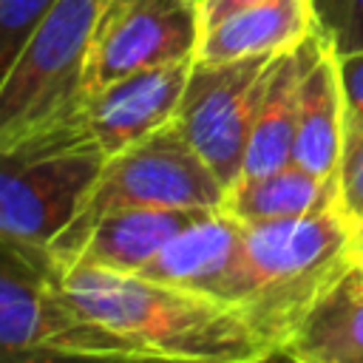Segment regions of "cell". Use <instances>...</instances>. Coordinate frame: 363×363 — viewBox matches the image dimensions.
<instances>
[{
  "mask_svg": "<svg viewBox=\"0 0 363 363\" xmlns=\"http://www.w3.org/2000/svg\"><path fill=\"white\" fill-rule=\"evenodd\" d=\"M354 238H357V247H363V224L354 230Z\"/></svg>",
  "mask_w": 363,
  "mask_h": 363,
  "instance_id": "24",
  "label": "cell"
},
{
  "mask_svg": "<svg viewBox=\"0 0 363 363\" xmlns=\"http://www.w3.org/2000/svg\"><path fill=\"white\" fill-rule=\"evenodd\" d=\"M199 0H102L85 54V91L128 74L196 60Z\"/></svg>",
  "mask_w": 363,
  "mask_h": 363,
  "instance_id": "8",
  "label": "cell"
},
{
  "mask_svg": "<svg viewBox=\"0 0 363 363\" xmlns=\"http://www.w3.org/2000/svg\"><path fill=\"white\" fill-rule=\"evenodd\" d=\"M0 363H173L88 318L54 258L0 238Z\"/></svg>",
  "mask_w": 363,
  "mask_h": 363,
  "instance_id": "4",
  "label": "cell"
},
{
  "mask_svg": "<svg viewBox=\"0 0 363 363\" xmlns=\"http://www.w3.org/2000/svg\"><path fill=\"white\" fill-rule=\"evenodd\" d=\"M354 264L363 269V247H357V252H354Z\"/></svg>",
  "mask_w": 363,
  "mask_h": 363,
  "instance_id": "23",
  "label": "cell"
},
{
  "mask_svg": "<svg viewBox=\"0 0 363 363\" xmlns=\"http://www.w3.org/2000/svg\"><path fill=\"white\" fill-rule=\"evenodd\" d=\"M323 34L315 28L301 45L275 54L267 82L255 108V119L250 128L247 156L241 179H258L272 170L292 164V145H295V122H298V88L301 77L318 51ZM238 179V182H241Z\"/></svg>",
  "mask_w": 363,
  "mask_h": 363,
  "instance_id": "11",
  "label": "cell"
},
{
  "mask_svg": "<svg viewBox=\"0 0 363 363\" xmlns=\"http://www.w3.org/2000/svg\"><path fill=\"white\" fill-rule=\"evenodd\" d=\"M337 71L346 99V125H363V48L337 54Z\"/></svg>",
  "mask_w": 363,
  "mask_h": 363,
  "instance_id": "20",
  "label": "cell"
},
{
  "mask_svg": "<svg viewBox=\"0 0 363 363\" xmlns=\"http://www.w3.org/2000/svg\"><path fill=\"white\" fill-rule=\"evenodd\" d=\"M281 346L301 363H363V269L352 264Z\"/></svg>",
  "mask_w": 363,
  "mask_h": 363,
  "instance_id": "15",
  "label": "cell"
},
{
  "mask_svg": "<svg viewBox=\"0 0 363 363\" xmlns=\"http://www.w3.org/2000/svg\"><path fill=\"white\" fill-rule=\"evenodd\" d=\"M312 0H264L252 3L213 28L201 31L196 60L221 62L261 54H281L301 45L315 31Z\"/></svg>",
  "mask_w": 363,
  "mask_h": 363,
  "instance_id": "14",
  "label": "cell"
},
{
  "mask_svg": "<svg viewBox=\"0 0 363 363\" xmlns=\"http://www.w3.org/2000/svg\"><path fill=\"white\" fill-rule=\"evenodd\" d=\"M54 0H0V82Z\"/></svg>",
  "mask_w": 363,
  "mask_h": 363,
  "instance_id": "17",
  "label": "cell"
},
{
  "mask_svg": "<svg viewBox=\"0 0 363 363\" xmlns=\"http://www.w3.org/2000/svg\"><path fill=\"white\" fill-rule=\"evenodd\" d=\"M329 207H337V182L320 179L298 164H286L258 179L235 182L221 204V210H227L241 224L298 218Z\"/></svg>",
  "mask_w": 363,
  "mask_h": 363,
  "instance_id": "16",
  "label": "cell"
},
{
  "mask_svg": "<svg viewBox=\"0 0 363 363\" xmlns=\"http://www.w3.org/2000/svg\"><path fill=\"white\" fill-rule=\"evenodd\" d=\"M216 210V207H213ZM207 210L170 207H125L94 218L77 238L71 255L60 264L82 261L122 272H139L173 235Z\"/></svg>",
  "mask_w": 363,
  "mask_h": 363,
  "instance_id": "13",
  "label": "cell"
},
{
  "mask_svg": "<svg viewBox=\"0 0 363 363\" xmlns=\"http://www.w3.org/2000/svg\"><path fill=\"white\" fill-rule=\"evenodd\" d=\"M105 159L79 105L0 139V238L48 252L79 216Z\"/></svg>",
  "mask_w": 363,
  "mask_h": 363,
  "instance_id": "3",
  "label": "cell"
},
{
  "mask_svg": "<svg viewBox=\"0 0 363 363\" xmlns=\"http://www.w3.org/2000/svg\"><path fill=\"white\" fill-rule=\"evenodd\" d=\"M315 26L335 54L363 48V0H312Z\"/></svg>",
  "mask_w": 363,
  "mask_h": 363,
  "instance_id": "18",
  "label": "cell"
},
{
  "mask_svg": "<svg viewBox=\"0 0 363 363\" xmlns=\"http://www.w3.org/2000/svg\"><path fill=\"white\" fill-rule=\"evenodd\" d=\"M241 235L244 224L238 218H233L221 207L207 210L179 235H173L139 269V275L227 301L238 269Z\"/></svg>",
  "mask_w": 363,
  "mask_h": 363,
  "instance_id": "10",
  "label": "cell"
},
{
  "mask_svg": "<svg viewBox=\"0 0 363 363\" xmlns=\"http://www.w3.org/2000/svg\"><path fill=\"white\" fill-rule=\"evenodd\" d=\"M247 363H301L289 349H284V346H272V349H267V352H261L258 357H252V360H247Z\"/></svg>",
  "mask_w": 363,
  "mask_h": 363,
  "instance_id": "22",
  "label": "cell"
},
{
  "mask_svg": "<svg viewBox=\"0 0 363 363\" xmlns=\"http://www.w3.org/2000/svg\"><path fill=\"white\" fill-rule=\"evenodd\" d=\"M65 298L105 329L173 363H247L272 349L227 301L96 264H57Z\"/></svg>",
  "mask_w": 363,
  "mask_h": 363,
  "instance_id": "1",
  "label": "cell"
},
{
  "mask_svg": "<svg viewBox=\"0 0 363 363\" xmlns=\"http://www.w3.org/2000/svg\"><path fill=\"white\" fill-rule=\"evenodd\" d=\"M354 227L337 207L244 224L227 301L269 346H281L315 301L354 264Z\"/></svg>",
  "mask_w": 363,
  "mask_h": 363,
  "instance_id": "2",
  "label": "cell"
},
{
  "mask_svg": "<svg viewBox=\"0 0 363 363\" xmlns=\"http://www.w3.org/2000/svg\"><path fill=\"white\" fill-rule=\"evenodd\" d=\"M224 184L190 147L182 130L170 122L142 142L105 159L96 184L91 187L74 224L57 238L48 255L60 264L71 255L85 227L111 210L125 207H170V210H213L224 204Z\"/></svg>",
  "mask_w": 363,
  "mask_h": 363,
  "instance_id": "5",
  "label": "cell"
},
{
  "mask_svg": "<svg viewBox=\"0 0 363 363\" xmlns=\"http://www.w3.org/2000/svg\"><path fill=\"white\" fill-rule=\"evenodd\" d=\"M190 68L193 57L145 68L94 91H85L79 113L105 156L122 153L125 147L173 122Z\"/></svg>",
  "mask_w": 363,
  "mask_h": 363,
  "instance_id": "9",
  "label": "cell"
},
{
  "mask_svg": "<svg viewBox=\"0 0 363 363\" xmlns=\"http://www.w3.org/2000/svg\"><path fill=\"white\" fill-rule=\"evenodd\" d=\"M252 3H264V0H199V17H201V31L213 28L216 23H221L224 17L252 6Z\"/></svg>",
  "mask_w": 363,
  "mask_h": 363,
  "instance_id": "21",
  "label": "cell"
},
{
  "mask_svg": "<svg viewBox=\"0 0 363 363\" xmlns=\"http://www.w3.org/2000/svg\"><path fill=\"white\" fill-rule=\"evenodd\" d=\"M275 54L201 62L193 60L173 125L230 190L244 170L250 128Z\"/></svg>",
  "mask_w": 363,
  "mask_h": 363,
  "instance_id": "7",
  "label": "cell"
},
{
  "mask_svg": "<svg viewBox=\"0 0 363 363\" xmlns=\"http://www.w3.org/2000/svg\"><path fill=\"white\" fill-rule=\"evenodd\" d=\"M102 0H54L0 82V139L40 128L85 96V54Z\"/></svg>",
  "mask_w": 363,
  "mask_h": 363,
  "instance_id": "6",
  "label": "cell"
},
{
  "mask_svg": "<svg viewBox=\"0 0 363 363\" xmlns=\"http://www.w3.org/2000/svg\"><path fill=\"white\" fill-rule=\"evenodd\" d=\"M343 136H346V99L337 71V54L326 40H320L298 88L292 164L320 179H335L343 153Z\"/></svg>",
  "mask_w": 363,
  "mask_h": 363,
  "instance_id": "12",
  "label": "cell"
},
{
  "mask_svg": "<svg viewBox=\"0 0 363 363\" xmlns=\"http://www.w3.org/2000/svg\"><path fill=\"white\" fill-rule=\"evenodd\" d=\"M337 210L357 230L363 224V125H346L337 164Z\"/></svg>",
  "mask_w": 363,
  "mask_h": 363,
  "instance_id": "19",
  "label": "cell"
}]
</instances>
